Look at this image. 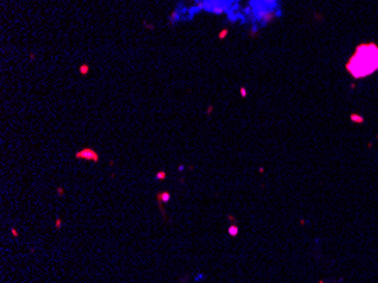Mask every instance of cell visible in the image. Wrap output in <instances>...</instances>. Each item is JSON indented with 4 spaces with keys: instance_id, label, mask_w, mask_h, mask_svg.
Segmentation results:
<instances>
[{
    "instance_id": "obj_1",
    "label": "cell",
    "mask_w": 378,
    "mask_h": 283,
    "mask_svg": "<svg viewBox=\"0 0 378 283\" xmlns=\"http://www.w3.org/2000/svg\"><path fill=\"white\" fill-rule=\"evenodd\" d=\"M348 70L353 76H368L378 70V46L375 44H363L356 49L353 58L348 63Z\"/></svg>"
},
{
    "instance_id": "obj_2",
    "label": "cell",
    "mask_w": 378,
    "mask_h": 283,
    "mask_svg": "<svg viewBox=\"0 0 378 283\" xmlns=\"http://www.w3.org/2000/svg\"><path fill=\"white\" fill-rule=\"evenodd\" d=\"M229 234H231V236H236V234H237V227H236V226H231V227H229Z\"/></svg>"
}]
</instances>
